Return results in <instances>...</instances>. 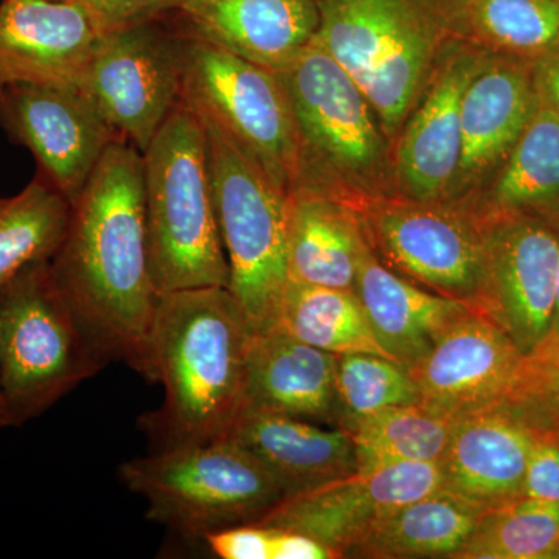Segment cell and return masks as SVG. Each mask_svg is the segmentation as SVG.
<instances>
[{
	"mask_svg": "<svg viewBox=\"0 0 559 559\" xmlns=\"http://www.w3.org/2000/svg\"><path fill=\"white\" fill-rule=\"evenodd\" d=\"M278 72L297 128L293 190L319 191L352 207L399 197L392 145L356 81L312 40Z\"/></svg>",
	"mask_w": 559,
	"mask_h": 559,
	"instance_id": "277c9868",
	"label": "cell"
},
{
	"mask_svg": "<svg viewBox=\"0 0 559 559\" xmlns=\"http://www.w3.org/2000/svg\"><path fill=\"white\" fill-rule=\"evenodd\" d=\"M227 440L240 444L266 466L285 496L344 479L358 471L347 430L322 429L308 419L248 407Z\"/></svg>",
	"mask_w": 559,
	"mask_h": 559,
	"instance_id": "7402d4cb",
	"label": "cell"
},
{
	"mask_svg": "<svg viewBox=\"0 0 559 559\" xmlns=\"http://www.w3.org/2000/svg\"><path fill=\"white\" fill-rule=\"evenodd\" d=\"M0 2H2V0H0Z\"/></svg>",
	"mask_w": 559,
	"mask_h": 559,
	"instance_id": "ee69618b",
	"label": "cell"
},
{
	"mask_svg": "<svg viewBox=\"0 0 559 559\" xmlns=\"http://www.w3.org/2000/svg\"><path fill=\"white\" fill-rule=\"evenodd\" d=\"M454 38L535 62L559 46V0H443Z\"/></svg>",
	"mask_w": 559,
	"mask_h": 559,
	"instance_id": "4316f807",
	"label": "cell"
},
{
	"mask_svg": "<svg viewBox=\"0 0 559 559\" xmlns=\"http://www.w3.org/2000/svg\"><path fill=\"white\" fill-rule=\"evenodd\" d=\"M378 259L401 277L476 312L485 223L459 202L377 198L353 207Z\"/></svg>",
	"mask_w": 559,
	"mask_h": 559,
	"instance_id": "30bf717a",
	"label": "cell"
},
{
	"mask_svg": "<svg viewBox=\"0 0 559 559\" xmlns=\"http://www.w3.org/2000/svg\"><path fill=\"white\" fill-rule=\"evenodd\" d=\"M355 293L381 347L407 369L452 325L474 312L462 301L401 277L378 259L369 241L360 252Z\"/></svg>",
	"mask_w": 559,
	"mask_h": 559,
	"instance_id": "44dd1931",
	"label": "cell"
},
{
	"mask_svg": "<svg viewBox=\"0 0 559 559\" xmlns=\"http://www.w3.org/2000/svg\"><path fill=\"white\" fill-rule=\"evenodd\" d=\"M0 127L73 204L106 150L121 140L75 87L14 84L0 92Z\"/></svg>",
	"mask_w": 559,
	"mask_h": 559,
	"instance_id": "5bb4252c",
	"label": "cell"
},
{
	"mask_svg": "<svg viewBox=\"0 0 559 559\" xmlns=\"http://www.w3.org/2000/svg\"><path fill=\"white\" fill-rule=\"evenodd\" d=\"M367 242L358 212L319 191H289L288 278L355 290Z\"/></svg>",
	"mask_w": 559,
	"mask_h": 559,
	"instance_id": "d4e9b609",
	"label": "cell"
},
{
	"mask_svg": "<svg viewBox=\"0 0 559 559\" xmlns=\"http://www.w3.org/2000/svg\"><path fill=\"white\" fill-rule=\"evenodd\" d=\"M524 498L559 506V447L550 433H533Z\"/></svg>",
	"mask_w": 559,
	"mask_h": 559,
	"instance_id": "836d02e7",
	"label": "cell"
},
{
	"mask_svg": "<svg viewBox=\"0 0 559 559\" xmlns=\"http://www.w3.org/2000/svg\"><path fill=\"white\" fill-rule=\"evenodd\" d=\"M0 428H16V421H14L13 414H11L2 384H0Z\"/></svg>",
	"mask_w": 559,
	"mask_h": 559,
	"instance_id": "f35d334b",
	"label": "cell"
},
{
	"mask_svg": "<svg viewBox=\"0 0 559 559\" xmlns=\"http://www.w3.org/2000/svg\"><path fill=\"white\" fill-rule=\"evenodd\" d=\"M119 476L146 500L150 520L187 538L260 521L285 498L270 469L227 439L128 460Z\"/></svg>",
	"mask_w": 559,
	"mask_h": 559,
	"instance_id": "8992f818",
	"label": "cell"
},
{
	"mask_svg": "<svg viewBox=\"0 0 559 559\" xmlns=\"http://www.w3.org/2000/svg\"><path fill=\"white\" fill-rule=\"evenodd\" d=\"M274 559H333L334 555L319 540L300 533L274 530Z\"/></svg>",
	"mask_w": 559,
	"mask_h": 559,
	"instance_id": "8d00e7d4",
	"label": "cell"
},
{
	"mask_svg": "<svg viewBox=\"0 0 559 559\" xmlns=\"http://www.w3.org/2000/svg\"><path fill=\"white\" fill-rule=\"evenodd\" d=\"M480 218L525 216L559 230V116L538 103L516 146L487 183L459 202Z\"/></svg>",
	"mask_w": 559,
	"mask_h": 559,
	"instance_id": "cb8c5ba5",
	"label": "cell"
},
{
	"mask_svg": "<svg viewBox=\"0 0 559 559\" xmlns=\"http://www.w3.org/2000/svg\"><path fill=\"white\" fill-rule=\"evenodd\" d=\"M103 33L69 0H2L0 92L14 84L80 90Z\"/></svg>",
	"mask_w": 559,
	"mask_h": 559,
	"instance_id": "e0dca14e",
	"label": "cell"
},
{
	"mask_svg": "<svg viewBox=\"0 0 559 559\" xmlns=\"http://www.w3.org/2000/svg\"><path fill=\"white\" fill-rule=\"evenodd\" d=\"M142 156L146 241L157 293L229 288L200 116L180 98Z\"/></svg>",
	"mask_w": 559,
	"mask_h": 559,
	"instance_id": "3957f363",
	"label": "cell"
},
{
	"mask_svg": "<svg viewBox=\"0 0 559 559\" xmlns=\"http://www.w3.org/2000/svg\"><path fill=\"white\" fill-rule=\"evenodd\" d=\"M440 489V462L390 463L285 496L257 522L278 532L310 536L334 558H345L390 511Z\"/></svg>",
	"mask_w": 559,
	"mask_h": 559,
	"instance_id": "4fadbf2b",
	"label": "cell"
},
{
	"mask_svg": "<svg viewBox=\"0 0 559 559\" xmlns=\"http://www.w3.org/2000/svg\"><path fill=\"white\" fill-rule=\"evenodd\" d=\"M3 201H5V198H0V205L3 204Z\"/></svg>",
	"mask_w": 559,
	"mask_h": 559,
	"instance_id": "b9f144b4",
	"label": "cell"
},
{
	"mask_svg": "<svg viewBox=\"0 0 559 559\" xmlns=\"http://www.w3.org/2000/svg\"><path fill=\"white\" fill-rule=\"evenodd\" d=\"M198 114V112H197ZM209 140L229 289L252 331L274 329L288 285L289 193L216 121L198 114Z\"/></svg>",
	"mask_w": 559,
	"mask_h": 559,
	"instance_id": "52a82bcc",
	"label": "cell"
},
{
	"mask_svg": "<svg viewBox=\"0 0 559 559\" xmlns=\"http://www.w3.org/2000/svg\"><path fill=\"white\" fill-rule=\"evenodd\" d=\"M532 62L488 53L462 102V153L444 202L473 197L516 146L538 108Z\"/></svg>",
	"mask_w": 559,
	"mask_h": 559,
	"instance_id": "2e32d148",
	"label": "cell"
},
{
	"mask_svg": "<svg viewBox=\"0 0 559 559\" xmlns=\"http://www.w3.org/2000/svg\"><path fill=\"white\" fill-rule=\"evenodd\" d=\"M337 356L285 331H253L248 359V407L334 423ZM246 407V409H248Z\"/></svg>",
	"mask_w": 559,
	"mask_h": 559,
	"instance_id": "603a6c76",
	"label": "cell"
},
{
	"mask_svg": "<svg viewBox=\"0 0 559 559\" xmlns=\"http://www.w3.org/2000/svg\"><path fill=\"white\" fill-rule=\"evenodd\" d=\"M557 559H559V550H558V554H557Z\"/></svg>",
	"mask_w": 559,
	"mask_h": 559,
	"instance_id": "7bdbcfd3",
	"label": "cell"
},
{
	"mask_svg": "<svg viewBox=\"0 0 559 559\" xmlns=\"http://www.w3.org/2000/svg\"><path fill=\"white\" fill-rule=\"evenodd\" d=\"M320 0H189L190 35L237 57L282 70L318 32Z\"/></svg>",
	"mask_w": 559,
	"mask_h": 559,
	"instance_id": "ffe728a7",
	"label": "cell"
},
{
	"mask_svg": "<svg viewBox=\"0 0 559 559\" xmlns=\"http://www.w3.org/2000/svg\"><path fill=\"white\" fill-rule=\"evenodd\" d=\"M487 511L452 495L433 492L390 511L345 558H455Z\"/></svg>",
	"mask_w": 559,
	"mask_h": 559,
	"instance_id": "484cf974",
	"label": "cell"
},
{
	"mask_svg": "<svg viewBox=\"0 0 559 559\" xmlns=\"http://www.w3.org/2000/svg\"><path fill=\"white\" fill-rule=\"evenodd\" d=\"M202 540L221 559H274L275 532L259 522L216 530Z\"/></svg>",
	"mask_w": 559,
	"mask_h": 559,
	"instance_id": "e575fe53",
	"label": "cell"
},
{
	"mask_svg": "<svg viewBox=\"0 0 559 559\" xmlns=\"http://www.w3.org/2000/svg\"><path fill=\"white\" fill-rule=\"evenodd\" d=\"M488 53L466 40L448 44L392 146L399 197L447 201L462 153L463 95Z\"/></svg>",
	"mask_w": 559,
	"mask_h": 559,
	"instance_id": "9a60e30c",
	"label": "cell"
},
{
	"mask_svg": "<svg viewBox=\"0 0 559 559\" xmlns=\"http://www.w3.org/2000/svg\"><path fill=\"white\" fill-rule=\"evenodd\" d=\"M495 407L507 412L532 433L559 430V333L550 331L521 355Z\"/></svg>",
	"mask_w": 559,
	"mask_h": 559,
	"instance_id": "d6a6232c",
	"label": "cell"
},
{
	"mask_svg": "<svg viewBox=\"0 0 559 559\" xmlns=\"http://www.w3.org/2000/svg\"><path fill=\"white\" fill-rule=\"evenodd\" d=\"M533 72L539 100L559 116V46L533 62Z\"/></svg>",
	"mask_w": 559,
	"mask_h": 559,
	"instance_id": "74e56055",
	"label": "cell"
},
{
	"mask_svg": "<svg viewBox=\"0 0 559 559\" xmlns=\"http://www.w3.org/2000/svg\"><path fill=\"white\" fill-rule=\"evenodd\" d=\"M533 433L507 412H476L455 419L440 460L443 489L491 511L524 499Z\"/></svg>",
	"mask_w": 559,
	"mask_h": 559,
	"instance_id": "d6986e66",
	"label": "cell"
},
{
	"mask_svg": "<svg viewBox=\"0 0 559 559\" xmlns=\"http://www.w3.org/2000/svg\"><path fill=\"white\" fill-rule=\"evenodd\" d=\"M108 359L50 277L49 261L0 290V384L17 426L38 418Z\"/></svg>",
	"mask_w": 559,
	"mask_h": 559,
	"instance_id": "ba28073f",
	"label": "cell"
},
{
	"mask_svg": "<svg viewBox=\"0 0 559 559\" xmlns=\"http://www.w3.org/2000/svg\"><path fill=\"white\" fill-rule=\"evenodd\" d=\"M72 204L36 173L16 197L0 205V290L35 263L50 261L68 235Z\"/></svg>",
	"mask_w": 559,
	"mask_h": 559,
	"instance_id": "f1b7e54d",
	"label": "cell"
},
{
	"mask_svg": "<svg viewBox=\"0 0 559 559\" xmlns=\"http://www.w3.org/2000/svg\"><path fill=\"white\" fill-rule=\"evenodd\" d=\"M50 277L106 359L151 381L150 340L160 294L146 241L143 156L116 140L72 204Z\"/></svg>",
	"mask_w": 559,
	"mask_h": 559,
	"instance_id": "6da1fadb",
	"label": "cell"
},
{
	"mask_svg": "<svg viewBox=\"0 0 559 559\" xmlns=\"http://www.w3.org/2000/svg\"><path fill=\"white\" fill-rule=\"evenodd\" d=\"M559 506L520 499L487 511L454 559H557Z\"/></svg>",
	"mask_w": 559,
	"mask_h": 559,
	"instance_id": "4dcf8cb0",
	"label": "cell"
},
{
	"mask_svg": "<svg viewBox=\"0 0 559 559\" xmlns=\"http://www.w3.org/2000/svg\"><path fill=\"white\" fill-rule=\"evenodd\" d=\"M274 329L333 355L370 353L392 359L374 336L353 289L289 280L280 301Z\"/></svg>",
	"mask_w": 559,
	"mask_h": 559,
	"instance_id": "83f0119b",
	"label": "cell"
},
{
	"mask_svg": "<svg viewBox=\"0 0 559 559\" xmlns=\"http://www.w3.org/2000/svg\"><path fill=\"white\" fill-rule=\"evenodd\" d=\"M182 102L212 119L260 162L283 190L297 179V128L277 70L182 36Z\"/></svg>",
	"mask_w": 559,
	"mask_h": 559,
	"instance_id": "9c48e42d",
	"label": "cell"
},
{
	"mask_svg": "<svg viewBox=\"0 0 559 559\" xmlns=\"http://www.w3.org/2000/svg\"><path fill=\"white\" fill-rule=\"evenodd\" d=\"M337 356L334 425L347 430L360 419L404 404L419 403L417 384L403 364L370 353Z\"/></svg>",
	"mask_w": 559,
	"mask_h": 559,
	"instance_id": "1f68e13d",
	"label": "cell"
},
{
	"mask_svg": "<svg viewBox=\"0 0 559 559\" xmlns=\"http://www.w3.org/2000/svg\"><path fill=\"white\" fill-rule=\"evenodd\" d=\"M480 219L485 252L476 312L525 355L549 334L554 320L559 230L525 216Z\"/></svg>",
	"mask_w": 559,
	"mask_h": 559,
	"instance_id": "7c38bea8",
	"label": "cell"
},
{
	"mask_svg": "<svg viewBox=\"0 0 559 559\" xmlns=\"http://www.w3.org/2000/svg\"><path fill=\"white\" fill-rule=\"evenodd\" d=\"M94 17L103 32L156 20L165 11L178 10L189 0H69Z\"/></svg>",
	"mask_w": 559,
	"mask_h": 559,
	"instance_id": "d590c367",
	"label": "cell"
},
{
	"mask_svg": "<svg viewBox=\"0 0 559 559\" xmlns=\"http://www.w3.org/2000/svg\"><path fill=\"white\" fill-rule=\"evenodd\" d=\"M550 436H554V439H555V441H557L558 447H559V430H558V432L550 433Z\"/></svg>",
	"mask_w": 559,
	"mask_h": 559,
	"instance_id": "60d3db41",
	"label": "cell"
},
{
	"mask_svg": "<svg viewBox=\"0 0 559 559\" xmlns=\"http://www.w3.org/2000/svg\"><path fill=\"white\" fill-rule=\"evenodd\" d=\"M520 358L498 325L471 312L407 370L423 406L459 419L495 407Z\"/></svg>",
	"mask_w": 559,
	"mask_h": 559,
	"instance_id": "ac0fdd59",
	"label": "cell"
},
{
	"mask_svg": "<svg viewBox=\"0 0 559 559\" xmlns=\"http://www.w3.org/2000/svg\"><path fill=\"white\" fill-rule=\"evenodd\" d=\"M455 419L421 403L378 412L347 429L358 469L390 463L440 462L450 444Z\"/></svg>",
	"mask_w": 559,
	"mask_h": 559,
	"instance_id": "f546056e",
	"label": "cell"
},
{
	"mask_svg": "<svg viewBox=\"0 0 559 559\" xmlns=\"http://www.w3.org/2000/svg\"><path fill=\"white\" fill-rule=\"evenodd\" d=\"M252 333L229 288L162 294L150 366L164 404L143 417L159 450L227 439L248 407Z\"/></svg>",
	"mask_w": 559,
	"mask_h": 559,
	"instance_id": "7a4b0ae2",
	"label": "cell"
},
{
	"mask_svg": "<svg viewBox=\"0 0 559 559\" xmlns=\"http://www.w3.org/2000/svg\"><path fill=\"white\" fill-rule=\"evenodd\" d=\"M550 331L559 333V270H558V288H557V304H555L554 320H551ZM549 331V333H550Z\"/></svg>",
	"mask_w": 559,
	"mask_h": 559,
	"instance_id": "ab89813d",
	"label": "cell"
},
{
	"mask_svg": "<svg viewBox=\"0 0 559 559\" xmlns=\"http://www.w3.org/2000/svg\"><path fill=\"white\" fill-rule=\"evenodd\" d=\"M312 43L356 81L393 146L448 44L443 0H320Z\"/></svg>",
	"mask_w": 559,
	"mask_h": 559,
	"instance_id": "5b68a950",
	"label": "cell"
},
{
	"mask_svg": "<svg viewBox=\"0 0 559 559\" xmlns=\"http://www.w3.org/2000/svg\"><path fill=\"white\" fill-rule=\"evenodd\" d=\"M80 91L143 153L182 95V38L151 21L103 33Z\"/></svg>",
	"mask_w": 559,
	"mask_h": 559,
	"instance_id": "8fae6325",
	"label": "cell"
}]
</instances>
